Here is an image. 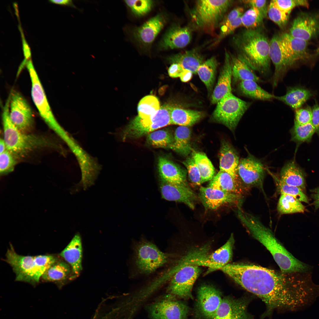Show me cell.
<instances>
[{
	"mask_svg": "<svg viewBox=\"0 0 319 319\" xmlns=\"http://www.w3.org/2000/svg\"><path fill=\"white\" fill-rule=\"evenodd\" d=\"M267 14L269 18L281 28L286 25L289 15L279 9L272 0L268 6Z\"/></svg>",
	"mask_w": 319,
	"mask_h": 319,
	"instance_id": "obj_47",
	"label": "cell"
},
{
	"mask_svg": "<svg viewBox=\"0 0 319 319\" xmlns=\"http://www.w3.org/2000/svg\"><path fill=\"white\" fill-rule=\"evenodd\" d=\"M289 34L308 41L319 33V16L302 13L293 21Z\"/></svg>",
	"mask_w": 319,
	"mask_h": 319,
	"instance_id": "obj_20",
	"label": "cell"
},
{
	"mask_svg": "<svg viewBox=\"0 0 319 319\" xmlns=\"http://www.w3.org/2000/svg\"><path fill=\"white\" fill-rule=\"evenodd\" d=\"M224 65L221 71L217 83L211 95V102L217 103L225 95L232 93V67L230 54L225 51Z\"/></svg>",
	"mask_w": 319,
	"mask_h": 319,
	"instance_id": "obj_27",
	"label": "cell"
},
{
	"mask_svg": "<svg viewBox=\"0 0 319 319\" xmlns=\"http://www.w3.org/2000/svg\"><path fill=\"white\" fill-rule=\"evenodd\" d=\"M71 274V268L67 262L58 260L46 270L41 278L45 281L61 282L70 279Z\"/></svg>",
	"mask_w": 319,
	"mask_h": 319,
	"instance_id": "obj_35",
	"label": "cell"
},
{
	"mask_svg": "<svg viewBox=\"0 0 319 319\" xmlns=\"http://www.w3.org/2000/svg\"><path fill=\"white\" fill-rule=\"evenodd\" d=\"M218 65L217 59L213 56L204 61L197 70V74L209 92H211L214 86Z\"/></svg>",
	"mask_w": 319,
	"mask_h": 319,
	"instance_id": "obj_37",
	"label": "cell"
},
{
	"mask_svg": "<svg viewBox=\"0 0 319 319\" xmlns=\"http://www.w3.org/2000/svg\"><path fill=\"white\" fill-rule=\"evenodd\" d=\"M16 163L14 155L6 149L0 154V172L1 175L12 171Z\"/></svg>",
	"mask_w": 319,
	"mask_h": 319,
	"instance_id": "obj_48",
	"label": "cell"
},
{
	"mask_svg": "<svg viewBox=\"0 0 319 319\" xmlns=\"http://www.w3.org/2000/svg\"><path fill=\"white\" fill-rule=\"evenodd\" d=\"M264 18L257 9L252 7L241 16L242 25L247 29L256 28L260 27Z\"/></svg>",
	"mask_w": 319,
	"mask_h": 319,
	"instance_id": "obj_45",
	"label": "cell"
},
{
	"mask_svg": "<svg viewBox=\"0 0 319 319\" xmlns=\"http://www.w3.org/2000/svg\"><path fill=\"white\" fill-rule=\"evenodd\" d=\"M232 67L233 81L239 82L245 80H252L257 82L261 80L255 74L253 70L245 63L237 57L230 54Z\"/></svg>",
	"mask_w": 319,
	"mask_h": 319,
	"instance_id": "obj_36",
	"label": "cell"
},
{
	"mask_svg": "<svg viewBox=\"0 0 319 319\" xmlns=\"http://www.w3.org/2000/svg\"><path fill=\"white\" fill-rule=\"evenodd\" d=\"M223 299L217 289L205 285L198 289L196 305L197 315L203 319H211L216 314Z\"/></svg>",
	"mask_w": 319,
	"mask_h": 319,
	"instance_id": "obj_16",
	"label": "cell"
},
{
	"mask_svg": "<svg viewBox=\"0 0 319 319\" xmlns=\"http://www.w3.org/2000/svg\"><path fill=\"white\" fill-rule=\"evenodd\" d=\"M279 37L282 49L292 66L307 57L308 41L293 37L287 33L279 35Z\"/></svg>",
	"mask_w": 319,
	"mask_h": 319,
	"instance_id": "obj_21",
	"label": "cell"
},
{
	"mask_svg": "<svg viewBox=\"0 0 319 319\" xmlns=\"http://www.w3.org/2000/svg\"><path fill=\"white\" fill-rule=\"evenodd\" d=\"M312 95L309 90L300 87L289 88L286 94L281 96H275L274 98L281 101L292 108L297 110Z\"/></svg>",
	"mask_w": 319,
	"mask_h": 319,
	"instance_id": "obj_33",
	"label": "cell"
},
{
	"mask_svg": "<svg viewBox=\"0 0 319 319\" xmlns=\"http://www.w3.org/2000/svg\"><path fill=\"white\" fill-rule=\"evenodd\" d=\"M126 4L132 13L138 17L143 16L149 13L154 5L153 1L150 0H125Z\"/></svg>",
	"mask_w": 319,
	"mask_h": 319,
	"instance_id": "obj_46",
	"label": "cell"
},
{
	"mask_svg": "<svg viewBox=\"0 0 319 319\" xmlns=\"http://www.w3.org/2000/svg\"><path fill=\"white\" fill-rule=\"evenodd\" d=\"M51 3L57 4L71 6L74 8L77 7L74 4L72 1L71 0H51L49 1Z\"/></svg>",
	"mask_w": 319,
	"mask_h": 319,
	"instance_id": "obj_59",
	"label": "cell"
},
{
	"mask_svg": "<svg viewBox=\"0 0 319 319\" xmlns=\"http://www.w3.org/2000/svg\"><path fill=\"white\" fill-rule=\"evenodd\" d=\"M26 66L31 79V96L33 102L40 116L50 127L57 121L52 112L43 88L30 59L27 61Z\"/></svg>",
	"mask_w": 319,
	"mask_h": 319,
	"instance_id": "obj_13",
	"label": "cell"
},
{
	"mask_svg": "<svg viewBox=\"0 0 319 319\" xmlns=\"http://www.w3.org/2000/svg\"><path fill=\"white\" fill-rule=\"evenodd\" d=\"M241 17L226 25L220 27L219 35L214 44H217L223 38L232 33L237 28L242 25Z\"/></svg>",
	"mask_w": 319,
	"mask_h": 319,
	"instance_id": "obj_51",
	"label": "cell"
},
{
	"mask_svg": "<svg viewBox=\"0 0 319 319\" xmlns=\"http://www.w3.org/2000/svg\"><path fill=\"white\" fill-rule=\"evenodd\" d=\"M169 293L150 305L148 311L152 319H187L189 312L187 305L176 300Z\"/></svg>",
	"mask_w": 319,
	"mask_h": 319,
	"instance_id": "obj_11",
	"label": "cell"
},
{
	"mask_svg": "<svg viewBox=\"0 0 319 319\" xmlns=\"http://www.w3.org/2000/svg\"><path fill=\"white\" fill-rule=\"evenodd\" d=\"M183 163L187 168L188 177L191 182L196 185L201 184L200 172L192 156L187 158Z\"/></svg>",
	"mask_w": 319,
	"mask_h": 319,
	"instance_id": "obj_50",
	"label": "cell"
},
{
	"mask_svg": "<svg viewBox=\"0 0 319 319\" xmlns=\"http://www.w3.org/2000/svg\"><path fill=\"white\" fill-rule=\"evenodd\" d=\"M198 197L205 208L215 209L227 204L239 205L242 196L208 186L200 188Z\"/></svg>",
	"mask_w": 319,
	"mask_h": 319,
	"instance_id": "obj_17",
	"label": "cell"
},
{
	"mask_svg": "<svg viewBox=\"0 0 319 319\" xmlns=\"http://www.w3.org/2000/svg\"><path fill=\"white\" fill-rule=\"evenodd\" d=\"M192 35L189 27L173 25L163 36L160 43V47L165 50L184 48L190 42Z\"/></svg>",
	"mask_w": 319,
	"mask_h": 319,
	"instance_id": "obj_23",
	"label": "cell"
},
{
	"mask_svg": "<svg viewBox=\"0 0 319 319\" xmlns=\"http://www.w3.org/2000/svg\"><path fill=\"white\" fill-rule=\"evenodd\" d=\"M166 21L164 14H158L136 29L133 32L134 36L144 45H150L163 28Z\"/></svg>",
	"mask_w": 319,
	"mask_h": 319,
	"instance_id": "obj_24",
	"label": "cell"
},
{
	"mask_svg": "<svg viewBox=\"0 0 319 319\" xmlns=\"http://www.w3.org/2000/svg\"><path fill=\"white\" fill-rule=\"evenodd\" d=\"M276 6L281 10L289 14L292 10L297 6L308 7L309 4L305 0H272Z\"/></svg>",
	"mask_w": 319,
	"mask_h": 319,
	"instance_id": "obj_49",
	"label": "cell"
},
{
	"mask_svg": "<svg viewBox=\"0 0 319 319\" xmlns=\"http://www.w3.org/2000/svg\"><path fill=\"white\" fill-rule=\"evenodd\" d=\"M269 55L275 67L272 80V86L274 88L292 66L282 49L279 34L274 35L270 41Z\"/></svg>",
	"mask_w": 319,
	"mask_h": 319,
	"instance_id": "obj_22",
	"label": "cell"
},
{
	"mask_svg": "<svg viewBox=\"0 0 319 319\" xmlns=\"http://www.w3.org/2000/svg\"><path fill=\"white\" fill-rule=\"evenodd\" d=\"M19 27L21 34L23 54L25 58L24 60L27 61L30 59L31 57V51L30 47L25 39L23 30L20 25L19 26Z\"/></svg>",
	"mask_w": 319,
	"mask_h": 319,
	"instance_id": "obj_57",
	"label": "cell"
},
{
	"mask_svg": "<svg viewBox=\"0 0 319 319\" xmlns=\"http://www.w3.org/2000/svg\"><path fill=\"white\" fill-rule=\"evenodd\" d=\"M248 300L245 299L223 298L211 319H253L248 311Z\"/></svg>",
	"mask_w": 319,
	"mask_h": 319,
	"instance_id": "obj_19",
	"label": "cell"
},
{
	"mask_svg": "<svg viewBox=\"0 0 319 319\" xmlns=\"http://www.w3.org/2000/svg\"><path fill=\"white\" fill-rule=\"evenodd\" d=\"M235 282L265 303L264 316L276 309L301 311L303 291L289 280L286 274L253 265L228 263L221 269Z\"/></svg>",
	"mask_w": 319,
	"mask_h": 319,
	"instance_id": "obj_1",
	"label": "cell"
},
{
	"mask_svg": "<svg viewBox=\"0 0 319 319\" xmlns=\"http://www.w3.org/2000/svg\"><path fill=\"white\" fill-rule=\"evenodd\" d=\"M234 242V235L232 234L223 245L212 253H209L206 246L191 251L172 268V270L175 273L180 268L188 265L207 267L208 270L206 274L220 270L232 259Z\"/></svg>",
	"mask_w": 319,
	"mask_h": 319,
	"instance_id": "obj_6",
	"label": "cell"
},
{
	"mask_svg": "<svg viewBox=\"0 0 319 319\" xmlns=\"http://www.w3.org/2000/svg\"><path fill=\"white\" fill-rule=\"evenodd\" d=\"M160 108L159 101L156 97L152 95L146 96L138 103V116L142 118H149L154 115Z\"/></svg>",
	"mask_w": 319,
	"mask_h": 319,
	"instance_id": "obj_42",
	"label": "cell"
},
{
	"mask_svg": "<svg viewBox=\"0 0 319 319\" xmlns=\"http://www.w3.org/2000/svg\"><path fill=\"white\" fill-rule=\"evenodd\" d=\"M305 207L301 202L293 197L281 194L279 198L277 209L281 214L303 213Z\"/></svg>",
	"mask_w": 319,
	"mask_h": 319,
	"instance_id": "obj_41",
	"label": "cell"
},
{
	"mask_svg": "<svg viewBox=\"0 0 319 319\" xmlns=\"http://www.w3.org/2000/svg\"><path fill=\"white\" fill-rule=\"evenodd\" d=\"M230 0H199L190 10L192 22L196 27L210 34L214 31L233 3Z\"/></svg>",
	"mask_w": 319,
	"mask_h": 319,
	"instance_id": "obj_7",
	"label": "cell"
},
{
	"mask_svg": "<svg viewBox=\"0 0 319 319\" xmlns=\"http://www.w3.org/2000/svg\"><path fill=\"white\" fill-rule=\"evenodd\" d=\"M217 104L212 114L213 119L234 130L251 103L230 93L223 97Z\"/></svg>",
	"mask_w": 319,
	"mask_h": 319,
	"instance_id": "obj_9",
	"label": "cell"
},
{
	"mask_svg": "<svg viewBox=\"0 0 319 319\" xmlns=\"http://www.w3.org/2000/svg\"><path fill=\"white\" fill-rule=\"evenodd\" d=\"M191 133L188 127L180 126L177 127L174 135V139L169 149L185 156L193 150L191 144Z\"/></svg>",
	"mask_w": 319,
	"mask_h": 319,
	"instance_id": "obj_32",
	"label": "cell"
},
{
	"mask_svg": "<svg viewBox=\"0 0 319 319\" xmlns=\"http://www.w3.org/2000/svg\"><path fill=\"white\" fill-rule=\"evenodd\" d=\"M158 168L161 181L169 183L189 186L186 180V171L168 159L158 158Z\"/></svg>",
	"mask_w": 319,
	"mask_h": 319,
	"instance_id": "obj_25",
	"label": "cell"
},
{
	"mask_svg": "<svg viewBox=\"0 0 319 319\" xmlns=\"http://www.w3.org/2000/svg\"><path fill=\"white\" fill-rule=\"evenodd\" d=\"M171 106L169 104L162 105L154 115L149 118H142L136 116L123 130L122 139L126 140L139 138L171 125Z\"/></svg>",
	"mask_w": 319,
	"mask_h": 319,
	"instance_id": "obj_8",
	"label": "cell"
},
{
	"mask_svg": "<svg viewBox=\"0 0 319 319\" xmlns=\"http://www.w3.org/2000/svg\"><path fill=\"white\" fill-rule=\"evenodd\" d=\"M6 149V145L4 139L0 140V154L2 153Z\"/></svg>",
	"mask_w": 319,
	"mask_h": 319,
	"instance_id": "obj_61",
	"label": "cell"
},
{
	"mask_svg": "<svg viewBox=\"0 0 319 319\" xmlns=\"http://www.w3.org/2000/svg\"><path fill=\"white\" fill-rule=\"evenodd\" d=\"M237 214L241 223L254 238L270 252L282 273L289 274L307 271L310 266L294 257L276 237L272 231L256 217L237 206Z\"/></svg>",
	"mask_w": 319,
	"mask_h": 319,
	"instance_id": "obj_2",
	"label": "cell"
},
{
	"mask_svg": "<svg viewBox=\"0 0 319 319\" xmlns=\"http://www.w3.org/2000/svg\"><path fill=\"white\" fill-rule=\"evenodd\" d=\"M160 188L162 196L165 200L183 203L191 209L195 208L198 197L189 186L161 181Z\"/></svg>",
	"mask_w": 319,
	"mask_h": 319,
	"instance_id": "obj_18",
	"label": "cell"
},
{
	"mask_svg": "<svg viewBox=\"0 0 319 319\" xmlns=\"http://www.w3.org/2000/svg\"><path fill=\"white\" fill-rule=\"evenodd\" d=\"M269 42L261 27L246 28L233 38L237 57L253 71L263 74H266L270 71Z\"/></svg>",
	"mask_w": 319,
	"mask_h": 319,
	"instance_id": "obj_3",
	"label": "cell"
},
{
	"mask_svg": "<svg viewBox=\"0 0 319 319\" xmlns=\"http://www.w3.org/2000/svg\"><path fill=\"white\" fill-rule=\"evenodd\" d=\"M171 64H179L184 69L196 74L199 67L204 61L202 56L198 50L193 49L173 55L168 58Z\"/></svg>",
	"mask_w": 319,
	"mask_h": 319,
	"instance_id": "obj_30",
	"label": "cell"
},
{
	"mask_svg": "<svg viewBox=\"0 0 319 319\" xmlns=\"http://www.w3.org/2000/svg\"><path fill=\"white\" fill-rule=\"evenodd\" d=\"M58 260L56 257L52 255H19L15 251L11 244L5 259L16 274V281L32 285L38 283L46 270Z\"/></svg>",
	"mask_w": 319,
	"mask_h": 319,
	"instance_id": "obj_5",
	"label": "cell"
},
{
	"mask_svg": "<svg viewBox=\"0 0 319 319\" xmlns=\"http://www.w3.org/2000/svg\"><path fill=\"white\" fill-rule=\"evenodd\" d=\"M312 109L310 107L299 108L296 110L294 122L300 125L311 123Z\"/></svg>",
	"mask_w": 319,
	"mask_h": 319,
	"instance_id": "obj_52",
	"label": "cell"
},
{
	"mask_svg": "<svg viewBox=\"0 0 319 319\" xmlns=\"http://www.w3.org/2000/svg\"><path fill=\"white\" fill-rule=\"evenodd\" d=\"M136 266L141 273L149 274L168 261V254L160 250L154 244L147 240L138 243L134 249Z\"/></svg>",
	"mask_w": 319,
	"mask_h": 319,
	"instance_id": "obj_10",
	"label": "cell"
},
{
	"mask_svg": "<svg viewBox=\"0 0 319 319\" xmlns=\"http://www.w3.org/2000/svg\"><path fill=\"white\" fill-rule=\"evenodd\" d=\"M274 179L278 191L281 194H284L292 196L301 202L308 203V198L300 188L287 185L281 181L279 178L272 175Z\"/></svg>",
	"mask_w": 319,
	"mask_h": 319,
	"instance_id": "obj_44",
	"label": "cell"
},
{
	"mask_svg": "<svg viewBox=\"0 0 319 319\" xmlns=\"http://www.w3.org/2000/svg\"><path fill=\"white\" fill-rule=\"evenodd\" d=\"M312 197L313 199V204L316 209L319 208V187L313 191Z\"/></svg>",
	"mask_w": 319,
	"mask_h": 319,
	"instance_id": "obj_60",
	"label": "cell"
},
{
	"mask_svg": "<svg viewBox=\"0 0 319 319\" xmlns=\"http://www.w3.org/2000/svg\"><path fill=\"white\" fill-rule=\"evenodd\" d=\"M312 116L311 123L314 127L316 132L319 134V105L316 103L311 109Z\"/></svg>",
	"mask_w": 319,
	"mask_h": 319,
	"instance_id": "obj_55",
	"label": "cell"
},
{
	"mask_svg": "<svg viewBox=\"0 0 319 319\" xmlns=\"http://www.w3.org/2000/svg\"><path fill=\"white\" fill-rule=\"evenodd\" d=\"M184 69L179 64L172 63L169 67L168 72L170 77L172 78L180 77Z\"/></svg>",
	"mask_w": 319,
	"mask_h": 319,
	"instance_id": "obj_56",
	"label": "cell"
},
{
	"mask_svg": "<svg viewBox=\"0 0 319 319\" xmlns=\"http://www.w3.org/2000/svg\"><path fill=\"white\" fill-rule=\"evenodd\" d=\"M201 272L199 266H185L178 270L170 279L168 293L184 299H193V285Z\"/></svg>",
	"mask_w": 319,
	"mask_h": 319,
	"instance_id": "obj_12",
	"label": "cell"
},
{
	"mask_svg": "<svg viewBox=\"0 0 319 319\" xmlns=\"http://www.w3.org/2000/svg\"><path fill=\"white\" fill-rule=\"evenodd\" d=\"M202 111L172 106L170 111L171 124L188 127L198 122L204 116Z\"/></svg>",
	"mask_w": 319,
	"mask_h": 319,
	"instance_id": "obj_31",
	"label": "cell"
},
{
	"mask_svg": "<svg viewBox=\"0 0 319 319\" xmlns=\"http://www.w3.org/2000/svg\"><path fill=\"white\" fill-rule=\"evenodd\" d=\"M193 74V73L190 71L184 69L180 77V80L184 82H186L189 81L192 78Z\"/></svg>",
	"mask_w": 319,
	"mask_h": 319,
	"instance_id": "obj_58",
	"label": "cell"
},
{
	"mask_svg": "<svg viewBox=\"0 0 319 319\" xmlns=\"http://www.w3.org/2000/svg\"><path fill=\"white\" fill-rule=\"evenodd\" d=\"M244 9L241 7L236 8L231 11L226 16H224L221 22L220 27L226 25L233 21L241 17L243 14Z\"/></svg>",
	"mask_w": 319,
	"mask_h": 319,
	"instance_id": "obj_54",
	"label": "cell"
},
{
	"mask_svg": "<svg viewBox=\"0 0 319 319\" xmlns=\"http://www.w3.org/2000/svg\"><path fill=\"white\" fill-rule=\"evenodd\" d=\"M191 156L200 172L201 183L211 180L214 177L215 169L206 154L193 150Z\"/></svg>",
	"mask_w": 319,
	"mask_h": 319,
	"instance_id": "obj_39",
	"label": "cell"
},
{
	"mask_svg": "<svg viewBox=\"0 0 319 319\" xmlns=\"http://www.w3.org/2000/svg\"><path fill=\"white\" fill-rule=\"evenodd\" d=\"M318 50V52H319V49Z\"/></svg>",
	"mask_w": 319,
	"mask_h": 319,
	"instance_id": "obj_62",
	"label": "cell"
},
{
	"mask_svg": "<svg viewBox=\"0 0 319 319\" xmlns=\"http://www.w3.org/2000/svg\"><path fill=\"white\" fill-rule=\"evenodd\" d=\"M10 94V119L18 130L24 133L30 129L33 124L31 109L25 99L19 92L13 90Z\"/></svg>",
	"mask_w": 319,
	"mask_h": 319,
	"instance_id": "obj_15",
	"label": "cell"
},
{
	"mask_svg": "<svg viewBox=\"0 0 319 319\" xmlns=\"http://www.w3.org/2000/svg\"><path fill=\"white\" fill-rule=\"evenodd\" d=\"M282 182L296 186L302 190L305 189V182L303 173L293 162L287 164L281 169L279 178Z\"/></svg>",
	"mask_w": 319,
	"mask_h": 319,
	"instance_id": "obj_34",
	"label": "cell"
},
{
	"mask_svg": "<svg viewBox=\"0 0 319 319\" xmlns=\"http://www.w3.org/2000/svg\"><path fill=\"white\" fill-rule=\"evenodd\" d=\"M257 83L252 80L242 81L239 82L238 89L242 95L253 99L267 100L274 98V95L263 89Z\"/></svg>",
	"mask_w": 319,
	"mask_h": 319,
	"instance_id": "obj_38",
	"label": "cell"
},
{
	"mask_svg": "<svg viewBox=\"0 0 319 319\" xmlns=\"http://www.w3.org/2000/svg\"><path fill=\"white\" fill-rule=\"evenodd\" d=\"M174 139V135L165 129L157 130L147 135L146 142L152 147L157 148L169 149Z\"/></svg>",
	"mask_w": 319,
	"mask_h": 319,
	"instance_id": "obj_40",
	"label": "cell"
},
{
	"mask_svg": "<svg viewBox=\"0 0 319 319\" xmlns=\"http://www.w3.org/2000/svg\"><path fill=\"white\" fill-rule=\"evenodd\" d=\"M208 187L242 196L245 190L241 183L235 180L228 173L221 170L210 180Z\"/></svg>",
	"mask_w": 319,
	"mask_h": 319,
	"instance_id": "obj_29",
	"label": "cell"
},
{
	"mask_svg": "<svg viewBox=\"0 0 319 319\" xmlns=\"http://www.w3.org/2000/svg\"><path fill=\"white\" fill-rule=\"evenodd\" d=\"M237 173L245 190L253 187L262 188L265 169L262 162L250 154L240 160Z\"/></svg>",
	"mask_w": 319,
	"mask_h": 319,
	"instance_id": "obj_14",
	"label": "cell"
},
{
	"mask_svg": "<svg viewBox=\"0 0 319 319\" xmlns=\"http://www.w3.org/2000/svg\"><path fill=\"white\" fill-rule=\"evenodd\" d=\"M82 243L80 235L79 233H77L60 254V255L65 260L71 268V280L78 276L82 270Z\"/></svg>",
	"mask_w": 319,
	"mask_h": 319,
	"instance_id": "obj_26",
	"label": "cell"
},
{
	"mask_svg": "<svg viewBox=\"0 0 319 319\" xmlns=\"http://www.w3.org/2000/svg\"><path fill=\"white\" fill-rule=\"evenodd\" d=\"M10 101L9 96L2 113L3 139L6 149L14 155L24 157L37 149L52 146V143L47 138L35 134H25L14 126L9 116Z\"/></svg>",
	"mask_w": 319,
	"mask_h": 319,
	"instance_id": "obj_4",
	"label": "cell"
},
{
	"mask_svg": "<svg viewBox=\"0 0 319 319\" xmlns=\"http://www.w3.org/2000/svg\"><path fill=\"white\" fill-rule=\"evenodd\" d=\"M220 170L224 171L241 183L237 173L239 156L233 147L225 140L221 142L219 152Z\"/></svg>",
	"mask_w": 319,
	"mask_h": 319,
	"instance_id": "obj_28",
	"label": "cell"
},
{
	"mask_svg": "<svg viewBox=\"0 0 319 319\" xmlns=\"http://www.w3.org/2000/svg\"><path fill=\"white\" fill-rule=\"evenodd\" d=\"M243 3L247 4L251 7H254L257 9L265 18L267 14L268 7L267 1L266 0H247L242 1Z\"/></svg>",
	"mask_w": 319,
	"mask_h": 319,
	"instance_id": "obj_53",
	"label": "cell"
},
{
	"mask_svg": "<svg viewBox=\"0 0 319 319\" xmlns=\"http://www.w3.org/2000/svg\"><path fill=\"white\" fill-rule=\"evenodd\" d=\"M315 132V128L311 123L300 125L294 122L291 130V139L300 142L309 141Z\"/></svg>",
	"mask_w": 319,
	"mask_h": 319,
	"instance_id": "obj_43",
	"label": "cell"
}]
</instances>
